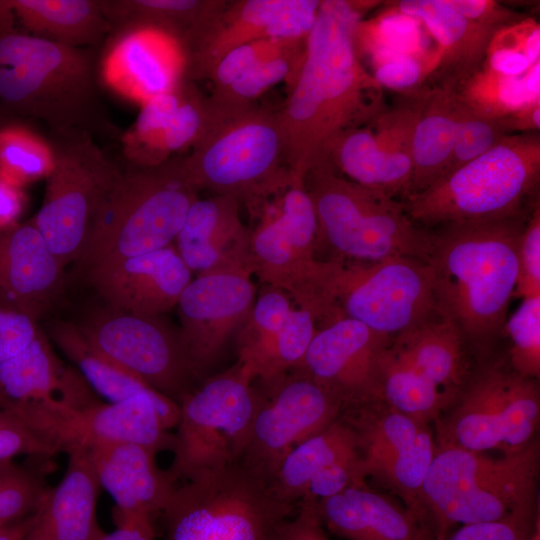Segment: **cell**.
Returning <instances> with one entry per match:
<instances>
[{"mask_svg":"<svg viewBox=\"0 0 540 540\" xmlns=\"http://www.w3.org/2000/svg\"><path fill=\"white\" fill-rule=\"evenodd\" d=\"M376 2L324 0L284 107L277 112L291 174L305 176L334 135L370 124L389 106L384 88L361 64L355 31Z\"/></svg>","mask_w":540,"mask_h":540,"instance_id":"6da1fadb","label":"cell"},{"mask_svg":"<svg viewBox=\"0 0 540 540\" xmlns=\"http://www.w3.org/2000/svg\"><path fill=\"white\" fill-rule=\"evenodd\" d=\"M522 212L500 219L454 223L433 238L427 261L434 273L438 314L463 337L481 341L506 321L518 276Z\"/></svg>","mask_w":540,"mask_h":540,"instance_id":"7a4b0ae2","label":"cell"},{"mask_svg":"<svg viewBox=\"0 0 540 540\" xmlns=\"http://www.w3.org/2000/svg\"><path fill=\"white\" fill-rule=\"evenodd\" d=\"M0 98L41 120L50 134H111L91 48L61 45L31 34L0 36Z\"/></svg>","mask_w":540,"mask_h":540,"instance_id":"3957f363","label":"cell"},{"mask_svg":"<svg viewBox=\"0 0 540 540\" xmlns=\"http://www.w3.org/2000/svg\"><path fill=\"white\" fill-rule=\"evenodd\" d=\"M539 471L536 440L499 457L437 448L421 488V508L443 540L453 525L531 521Z\"/></svg>","mask_w":540,"mask_h":540,"instance_id":"277c9868","label":"cell"},{"mask_svg":"<svg viewBox=\"0 0 540 540\" xmlns=\"http://www.w3.org/2000/svg\"><path fill=\"white\" fill-rule=\"evenodd\" d=\"M202 131L187 156L178 157L186 181L239 202L269 193L289 176L277 112L224 105L206 98Z\"/></svg>","mask_w":540,"mask_h":540,"instance_id":"5b68a950","label":"cell"},{"mask_svg":"<svg viewBox=\"0 0 540 540\" xmlns=\"http://www.w3.org/2000/svg\"><path fill=\"white\" fill-rule=\"evenodd\" d=\"M252 274L309 310L318 327L335 319L329 296L334 260L317 258L318 222L304 176L287 180L250 205Z\"/></svg>","mask_w":540,"mask_h":540,"instance_id":"8992f818","label":"cell"},{"mask_svg":"<svg viewBox=\"0 0 540 540\" xmlns=\"http://www.w3.org/2000/svg\"><path fill=\"white\" fill-rule=\"evenodd\" d=\"M304 183L318 222V245L332 259L373 263L409 257L428 261L434 235L419 228L401 203L340 175L320 155L309 164Z\"/></svg>","mask_w":540,"mask_h":540,"instance_id":"52a82bcc","label":"cell"},{"mask_svg":"<svg viewBox=\"0 0 540 540\" xmlns=\"http://www.w3.org/2000/svg\"><path fill=\"white\" fill-rule=\"evenodd\" d=\"M539 177V132L510 134L401 205L414 223L426 226L506 218L522 212Z\"/></svg>","mask_w":540,"mask_h":540,"instance_id":"ba28073f","label":"cell"},{"mask_svg":"<svg viewBox=\"0 0 540 540\" xmlns=\"http://www.w3.org/2000/svg\"><path fill=\"white\" fill-rule=\"evenodd\" d=\"M198 198V191L181 172L178 157L155 167L127 164L77 263L88 271L172 245Z\"/></svg>","mask_w":540,"mask_h":540,"instance_id":"9c48e42d","label":"cell"},{"mask_svg":"<svg viewBox=\"0 0 540 540\" xmlns=\"http://www.w3.org/2000/svg\"><path fill=\"white\" fill-rule=\"evenodd\" d=\"M297 507L236 463L177 486L162 513L165 540H277Z\"/></svg>","mask_w":540,"mask_h":540,"instance_id":"30bf717a","label":"cell"},{"mask_svg":"<svg viewBox=\"0 0 540 540\" xmlns=\"http://www.w3.org/2000/svg\"><path fill=\"white\" fill-rule=\"evenodd\" d=\"M9 411L21 418L57 453L67 455L114 443L172 450L179 420L177 402L148 388L116 402L75 406L58 399L23 404Z\"/></svg>","mask_w":540,"mask_h":540,"instance_id":"8fae6325","label":"cell"},{"mask_svg":"<svg viewBox=\"0 0 540 540\" xmlns=\"http://www.w3.org/2000/svg\"><path fill=\"white\" fill-rule=\"evenodd\" d=\"M53 167L42 205L32 218L53 254L66 267L78 262L121 170L88 132L51 134Z\"/></svg>","mask_w":540,"mask_h":540,"instance_id":"7c38bea8","label":"cell"},{"mask_svg":"<svg viewBox=\"0 0 540 540\" xmlns=\"http://www.w3.org/2000/svg\"><path fill=\"white\" fill-rule=\"evenodd\" d=\"M257 402L254 380L236 362L179 401V420L168 469L189 481L238 462Z\"/></svg>","mask_w":540,"mask_h":540,"instance_id":"4fadbf2b","label":"cell"},{"mask_svg":"<svg viewBox=\"0 0 540 540\" xmlns=\"http://www.w3.org/2000/svg\"><path fill=\"white\" fill-rule=\"evenodd\" d=\"M329 293L338 317L357 320L392 339L439 315L433 269L416 258L335 260Z\"/></svg>","mask_w":540,"mask_h":540,"instance_id":"5bb4252c","label":"cell"},{"mask_svg":"<svg viewBox=\"0 0 540 540\" xmlns=\"http://www.w3.org/2000/svg\"><path fill=\"white\" fill-rule=\"evenodd\" d=\"M539 419L537 379L489 367L473 379L441 421L437 448L517 452L535 440Z\"/></svg>","mask_w":540,"mask_h":540,"instance_id":"9a60e30c","label":"cell"},{"mask_svg":"<svg viewBox=\"0 0 540 540\" xmlns=\"http://www.w3.org/2000/svg\"><path fill=\"white\" fill-rule=\"evenodd\" d=\"M255 386L256 407L237 463L269 485L287 455L340 418L345 406L297 367Z\"/></svg>","mask_w":540,"mask_h":540,"instance_id":"2e32d148","label":"cell"},{"mask_svg":"<svg viewBox=\"0 0 540 540\" xmlns=\"http://www.w3.org/2000/svg\"><path fill=\"white\" fill-rule=\"evenodd\" d=\"M87 339L121 368L179 403L198 378L179 328L159 316L108 306L79 325Z\"/></svg>","mask_w":540,"mask_h":540,"instance_id":"e0dca14e","label":"cell"},{"mask_svg":"<svg viewBox=\"0 0 540 540\" xmlns=\"http://www.w3.org/2000/svg\"><path fill=\"white\" fill-rule=\"evenodd\" d=\"M424 88L401 94L370 124L346 129L321 148L322 156L343 177L392 199L409 195L412 139Z\"/></svg>","mask_w":540,"mask_h":540,"instance_id":"ac0fdd59","label":"cell"},{"mask_svg":"<svg viewBox=\"0 0 540 540\" xmlns=\"http://www.w3.org/2000/svg\"><path fill=\"white\" fill-rule=\"evenodd\" d=\"M352 408L361 416L343 417L357 434L363 477L383 483L425 516L421 488L437 451L427 424L389 406L375 410L374 402Z\"/></svg>","mask_w":540,"mask_h":540,"instance_id":"d6986e66","label":"cell"},{"mask_svg":"<svg viewBox=\"0 0 540 540\" xmlns=\"http://www.w3.org/2000/svg\"><path fill=\"white\" fill-rule=\"evenodd\" d=\"M391 340L342 316L317 329L297 368L336 394L345 409L378 402L379 361Z\"/></svg>","mask_w":540,"mask_h":540,"instance_id":"ffe728a7","label":"cell"},{"mask_svg":"<svg viewBox=\"0 0 540 540\" xmlns=\"http://www.w3.org/2000/svg\"><path fill=\"white\" fill-rule=\"evenodd\" d=\"M251 276L236 272L199 275L181 294L176 306L179 330L198 377L249 316L257 296Z\"/></svg>","mask_w":540,"mask_h":540,"instance_id":"44dd1931","label":"cell"},{"mask_svg":"<svg viewBox=\"0 0 540 540\" xmlns=\"http://www.w3.org/2000/svg\"><path fill=\"white\" fill-rule=\"evenodd\" d=\"M317 329L309 310L282 290L263 285L236 333L237 363L254 381H270L301 363Z\"/></svg>","mask_w":540,"mask_h":540,"instance_id":"7402d4cb","label":"cell"},{"mask_svg":"<svg viewBox=\"0 0 540 540\" xmlns=\"http://www.w3.org/2000/svg\"><path fill=\"white\" fill-rule=\"evenodd\" d=\"M186 53L175 35L154 27L110 34L99 77L117 94L143 105L186 79Z\"/></svg>","mask_w":540,"mask_h":540,"instance_id":"603a6c76","label":"cell"},{"mask_svg":"<svg viewBox=\"0 0 540 540\" xmlns=\"http://www.w3.org/2000/svg\"><path fill=\"white\" fill-rule=\"evenodd\" d=\"M364 480L357 434L341 415L295 447L268 486L279 499L297 504L336 495L352 485L365 483Z\"/></svg>","mask_w":540,"mask_h":540,"instance_id":"cb8c5ba5","label":"cell"},{"mask_svg":"<svg viewBox=\"0 0 540 540\" xmlns=\"http://www.w3.org/2000/svg\"><path fill=\"white\" fill-rule=\"evenodd\" d=\"M87 275L108 306L149 316L176 307L193 279L173 244L100 264L89 269Z\"/></svg>","mask_w":540,"mask_h":540,"instance_id":"d4e9b609","label":"cell"},{"mask_svg":"<svg viewBox=\"0 0 540 540\" xmlns=\"http://www.w3.org/2000/svg\"><path fill=\"white\" fill-rule=\"evenodd\" d=\"M231 196L198 198L190 207L173 245L196 276L236 272L252 274L250 229Z\"/></svg>","mask_w":540,"mask_h":540,"instance_id":"484cf974","label":"cell"},{"mask_svg":"<svg viewBox=\"0 0 540 540\" xmlns=\"http://www.w3.org/2000/svg\"><path fill=\"white\" fill-rule=\"evenodd\" d=\"M65 266L32 219L0 230V306L35 320L59 297Z\"/></svg>","mask_w":540,"mask_h":540,"instance_id":"4316f807","label":"cell"},{"mask_svg":"<svg viewBox=\"0 0 540 540\" xmlns=\"http://www.w3.org/2000/svg\"><path fill=\"white\" fill-rule=\"evenodd\" d=\"M100 488L113 498L117 514L163 513L177 488L169 470L156 463L154 450L114 443L85 451Z\"/></svg>","mask_w":540,"mask_h":540,"instance_id":"83f0119b","label":"cell"},{"mask_svg":"<svg viewBox=\"0 0 540 540\" xmlns=\"http://www.w3.org/2000/svg\"><path fill=\"white\" fill-rule=\"evenodd\" d=\"M398 13L424 24L438 44L436 64L423 87H458L481 69L496 30L467 19L445 0H403Z\"/></svg>","mask_w":540,"mask_h":540,"instance_id":"f1b7e54d","label":"cell"},{"mask_svg":"<svg viewBox=\"0 0 540 540\" xmlns=\"http://www.w3.org/2000/svg\"><path fill=\"white\" fill-rule=\"evenodd\" d=\"M316 507L324 526L345 540H436L424 515L399 506L365 483L318 500Z\"/></svg>","mask_w":540,"mask_h":540,"instance_id":"f546056e","label":"cell"},{"mask_svg":"<svg viewBox=\"0 0 540 540\" xmlns=\"http://www.w3.org/2000/svg\"><path fill=\"white\" fill-rule=\"evenodd\" d=\"M81 374L57 356L41 334L21 353L0 363V409L58 399L84 406L98 401Z\"/></svg>","mask_w":540,"mask_h":540,"instance_id":"4dcf8cb0","label":"cell"},{"mask_svg":"<svg viewBox=\"0 0 540 540\" xmlns=\"http://www.w3.org/2000/svg\"><path fill=\"white\" fill-rule=\"evenodd\" d=\"M99 484L85 451L68 454L62 480L50 489L22 540H97Z\"/></svg>","mask_w":540,"mask_h":540,"instance_id":"1f68e13d","label":"cell"},{"mask_svg":"<svg viewBox=\"0 0 540 540\" xmlns=\"http://www.w3.org/2000/svg\"><path fill=\"white\" fill-rule=\"evenodd\" d=\"M286 0H242L228 2L203 28L183 41L186 79L207 78L218 61L232 49L267 38L270 24Z\"/></svg>","mask_w":540,"mask_h":540,"instance_id":"d6a6232c","label":"cell"},{"mask_svg":"<svg viewBox=\"0 0 540 540\" xmlns=\"http://www.w3.org/2000/svg\"><path fill=\"white\" fill-rule=\"evenodd\" d=\"M462 341L456 324L437 315L394 337L389 349L451 401L464 375Z\"/></svg>","mask_w":540,"mask_h":540,"instance_id":"836d02e7","label":"cell"},{"mask_svg":"<svg viewBox=\"0 0 540 540\" xmlns=\"http://www.w3.org/2000/svg\"><path fill=\"white\" fill-rule=\"evenodd\" d=\"M457 121V90L425 87L413 131L408 196L424 190L443 173L453 149Z\"/></svg>","mask_w":540,"mask_h":540,"instance_id":"e575fe53","label":"cell"},{"mask_svg":"<svg viewBox=\"0 0 540 540\" xmlns=\"http://www.w3.org/2000/svg\"><path fill=\"white\" fill-rule=\"evenodd\" d=\"M8 3L31 35L61 45L92 48L110 34L98 0H12Z\"/></svg>","mask_w":540,"mask_h":540,"instance_id":"d590c367","label":"cell"},{"mask_svg":"<svg viewBox=\"0 0 540 540\" xmlns=\"http://www.w3.org/2000/svg\"><path fill=\"white\" fill-rule=\"evenodd\" d=\"M98 1L110 34L154 27L175 35L181 42L203 28L227 3L221 0Z\"/></svg>","mask_w":540,"mask_h":540,"instance_id":"8d00e7d4","label":"cell"},{"mask_svg":"<svg viewBox=\"0 0 540 540\" xmlns=\"http://www.w3.org/2000/svg\"><path fill=\"white\" fill-rule=\"evenodd\" d=\"M50 336L91 389L108 402L120 401L151 388L97 349L79 325L56 321L50 327Z\"/></svg>","mask_w":540,"mask_h":540,"instance_id":"74e56055","label":"cell"},{"mask_svg":"<svg viewBox=\"0 0 540 540\" xmlns=\"http://www.w3.org/2000/svg\"><path fill=\"white\" fill-rule=\"evenodd\" d=\"M540 61L521 76H505L482 66L462 83L457 93L473 108L494 116H505L540 99Z\"/></svg>","mask_w":540,"mask_h":540,"instance_id":"f35d334b","label":"cell"},{"mask_svg":"<svg viewBox=\"0 0 540 540\" xmlns=\"http://www.w3.org/2000/svg\"><path fill=\"white\" fill-rule=\"evenodd\" d=\"M185 82L142 105L135 123L121 139L127 164L155 167L167 161L162 153L163 135L182 100Z\"/></svg>","mask_w":540,"mask_h":540,"instance_id":"ab89813d","label":"cell"},{"mask_svg":"<svg viewBox=\"0 0 540 540\" xmlns=\"http://www.w3.org/2000/svg\"><path fill=\"white\" fill-rule=\"evenodd\" d=\"M53 150L49 140L20 124L0 128V177L12 185H26L49 175Z\"/></svg>","mask_w":540,"mask_h":540,"instance_id":"60d3db41","label":"cell"},{"mask_svg":"<svg viewBox=\"0 0 540 540\" xmlns=\"http://www.w3.org/2000/svg\"><path fill=\"white\" fill-rule=\"evenodd\" d=\"M457 109L458 121L453 149L440 176L451 173L484 154L510 135L504 116L479 111L468 105L458 93Z\"/></svg>","mask_w":540,"mask_h":540,"instance_id":"b9f144b4","label":"cell"},{"mask_svg":"<svg viewBox=\"0 0 540 540\" xmlns=\"http://www.w3.org/2000/svg\"><path fill=\"white\" fill-rule=\"evenodd\" d=\"M305 43L251 68L227 88L213 91L209 98L224 105H248L281 81L291 87L304 58Z\"/></svg>","mask_w":540,"mask_h":540,"instance_id":"7bdbcfd3","label":"cell"},{"mask_svg":"<svg viewBox=\"0 0 540 540\" xmlns=\"http://www.w3.org/2000/svg\"><path fill=\"white\" fill-rule=\"evenodd\" d=\"M511 340L512 369L538 379L540 374V295L522 298L521 304L505 321Z\"/></svg>","mask_w":540,"mask_h":540,"instance_id":"ee69618b","label":"cell"},{"mask_svg":"<svg viewBox=\"0 0 540 540\" xmlns=\"http://www.w3.org/2000/svg\"><path fill=\"white\" fill-rule=\"evenodd\" d=\"M50 489L45 469L26 468L12 462L0 482V528L37 511Z\"/></svg>","mask_w":540,"mask_h":540,"instance_id":"f6af8a7d","label":"cell"},{"mask_svg":"<svg viewBox=\"0 0 540 540\" xmlns=\"http://www.w3.org/2000/svg\"><path fill=\"white\" fill-rule=\"evenodd\" d=\"M305 41L264 38L240 45L222 57L212 68L207 78L213 84V91L223 90L251 68L277 57Z\"/></svg>","mask_w":540,"mask_h":540,"instance_id":"bcb514c9","label":"cell"},{"mask_svg":"<svg viewBox=\"0 0 540 540\" xmlns=\"http://www.w3.org/2000/svg\"><path fill=\"white\" fill-rule=\"evenodd\" d=\"M206 98L197 91L193 82H185L182 100L163 135L162 153L166 160L191 148L198 139L206 117Z\"/></svg>","mask_w":540,"mask_h":540,"instance_id":"7dc6e473","label":"cell"},{"mask_svg":"<svg viewBox=\"0 0 540 540\" xmlns=\"http://www.w3.org/2000/svg\"><path fill=\"white\" fill-rule=\"evenodd\" d=\"M371 51L375 68L372 75L383 88L409 94L423 87L430 71L416 55L384 48Z\"/></svg>","mask_w":540,"mask_h":540,"instance_id":"c3c4849f","label":"cell"},{"mask_svg":"<svg viewBox=\"0 0 540 540\" xmlns=\"http://www.w3.org/2000/svg\"><path fill=\"white\" fill-rule=\"evenodd\" d=\"M519 276L514 297L540 295V205L534 204L532 213L522 230L518 245Z\"/></svg>","mask_w":540,"mask_h":540,"instance_id":"681fc988","label":"cell"},{"mask_svg":"<svg viewBox=\"0 0 540 540\" xmlns=\"http://www.w3.org/2000/svg\"><path fill=\"white\" fill-rule=\"evenodd\" d=\"M58 454L26 423L9 410L0 409V461H10L18 455L51 459Z\"/></svg>","mask_w":540,"mask_h":540,"instance_id":"f907efd6","label":"cell"},{"mask_svg":"<svg viewBox=\"0 0 540 540\" xmlns=\"http://www.w3.org/2000/svg\"><path fill=\"white\" fill-rule=\"evenodd\" d=\"M320 5L319 0H286L268 27L267 38L305 41L316 23Z\"/></svg>","mask_w":540,"mask_h":540,"instance_id":"816d5d0a","label":"cell"},{"mask_svg":"<svg viewBox=\"0 0 540 540\" xmlns=\"http://www.w3.org/2000/svg\"><path fill=\"white\" fill-rule=\"evenodd\" d=\"M41 332L37 320L0 306V363L21 353Z\"/></svg>","mask_w":540,"mask_h":540,"instance_id":"f5cc1de1","label":"cell"},{"mask_svg":"<svg viewBox=\"0 0 540 540\" xmlns=\"http://www.w3.org/2000/svg\"><path fill=\"white\" fill-rule=\"evenodd\" d=\"M447 5L469 20L496 31L514 25L528 16L490 0H445Z\"/></svg>","mask_w":540,"mask_h":540,"instance_id":"db71d44e","label":"cell"},{"mask_svg":"<svg viewBox=\"0 0 540 540\" xmlns=\"http://www.w3.org/2000/svg\"><path fill=\"white\" fill-rule=\"evenodd\" d=\"M531 521H498L462 525L443 540H531Z\"/></svg>","mask_w":540,"mask_h":540,"instance_id":"11a10c76","label":"cell"},{"mask_svg":"<svg viewBox=\"0 0 540 540\" xmlns=\"http://www.w3.org/2000/svg\"><path fill=\"white\" fill-rule=\"evenodd\" d=\"M316 502L300 501L295 513L282 524L277 540H329Z\"/></svg>","mask_w":540,"mask_h":540,"instance_id":"9f6ffc18","label":"cell"},{"mask_svg":"<svg viewBox=\"0 0 540 540\" xmlns=\"http://www.w3.org/2000/svg\"><path fill=\"white\" fill-rule=\"evenodd\" d=\"M116 529L97 540H155L152 518L144 514L114 513Z\"/></svg>","mask_w":540,"mask_h":540,"instance_id":"6f0895ef","label":"cell"},{"mask_svg":"<svg viewBox=\"0 0 540 540\" xmlns=\"http://www.w3.org/2000/svg\"><path fill=\"white\" fill-rule=\"evenodd\" d=\"M483 66L505 76L517 77L524 74L532 65L525 54L519 51L507 48H488Z\"/></svg>","mask_w":540,"mask_h":540,"instance_id":"680465c9","label":"cell"},{"mask_svg":"<svg viewBox=\"0 0 540 540\" xmlns=\"http://www.w3.org/2000/svg\"><path fill=\"white\" fill-rule=\"evenodd\" d=\"M25 202L23 189L0 177V230L19 223Z\"/></svg>","mask_w":540,"mask_h":540,"instance_id":"91938a15","label":"cell"},{"mask_svg":"<svg viewBox=\"0 0 540 540\" xmlns=\"http://www.w3.org/2000/svg\"><path fill=\"white\" fill-rule=\"evenodd\" d=\"M510 134L539 132L540 99L532 101L504 116Z\"/></svg>","mask_w":540,"mask_h":540,"instance_id":"94428289","label":"cell"},{"mask_svg":"<svg viewBox=\"0 0 540 540\" xmlns=\"http://www.w3.org/2000/svg\"><path fill=\"white\" fill-rule=\"evenodd\" d=\"M37 511L0 528V540H22L35 521Z\"/></svg>","mask_w":540,"mask_h":540,"instance_id":"6125c7cd","label":"cell"},{"mask_svg":"<svg viewBox=\"0 0 540 540\" xmlns=\"http://www.w3.org/2000/svg\"><path fill=\"white\" fill-rule=\"evenodd\" d=\"M13 461L10 460V461H0V482L2 481L3 477L5 476V474L7 473L11 463Z\"/></svg>","mask_w":540,"mask_h":540,"instance_id":"be15d7a7","label":"cell"}]
</instances>
